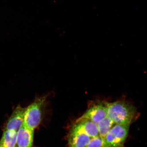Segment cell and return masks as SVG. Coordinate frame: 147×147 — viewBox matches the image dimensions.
Listing matches in <instances>:
<instances>
[{
  "label": "cell",
  "mask_w": 147,
  "mask_h": 147,
  "mask_svg": "<svg viewBox=\"0 0 147 147\" xmlns=\"http://www.w3.org/2000/svg\"><path fill=\"white\" fill-rule=\"evenodd\" d=\"M107 116L115 124L130 125L136 117V108L127 101L107 102Z\"/></svg>",
  "instance_id": "cell-1"
},
{
  "label": "cell",
  "mask_w": 147,
  "mask_h": 147,
  "mask_svg": "<svg viewBox=\"0 0 147 147\" xmlns=\"http://www.w3.org/2000/svg\"><path fill=\"white\" fill-rule=\"evenodd\" d=\"M49 95L36 97L34 102L26 107L23 124L25 125L34 130L39 125Z\"/></svg>",
  "instance_id": "cell-2"
},
{
  "label": "cell",
  "mask_w": 147,
  "mask_h": 147,
  "mask_svg": "<svg viewBox=\"0 0 147 147\" xmlns=\"http://www.w3.org/2000/svg\"><path fill=\"white\" fill-rule=\"evenodd\" d=\"M130 125L115 124L107 134L102 147H123L127 138Z\"/></svg>",
  "instance_id": "cell-3"
},
{
  "label": "cell",
  "mask_w": 147,
  "mask_h": 147,
  "mask_svg": "<svg viewBox=\"0 0 147 147\" xmlns=\"http://www.w3.org/2000/svg\"><path fill=\"white\" fill-rule=\"evenodd\" d=\"M107 102L97 101L92 103L87 111L77 120L87 119L97 124L107 115Z\"/></svg>",
  "instance_id": "cell-4"
},
{
  "label": "cell",
  "mask_w": 147,
  "mask_h": 147,
  "mask_svg": "<svg viewBox=\"0 0 147 147\" xmlns=\"http://www.w3.org/2000/svg\"><path fill=\"white\" fill-rule=\"evenodd\" d=\"M26 109V108L23 107L20 105L16 107L7 121L5 130L17 132L24 124Z\"/></svg>",
  "instance_id": "cell-5"
},
{
  "label": "cell",
  "mask_w": 147,
  "mask_h": 147,
  "mask_svg": "<svg viewBox=\"0 0 147 147\" xmlns=\"http://www.w3.org/2000/svg\"><path fill=\"white\" fill-rule=\"evenodd\" d=\"M91 138L82 130L73 126L69 136V147H86Z\"/></svg>",
  "instance_id": "cell-6"
},
{
  "label": "cell",
  "mask_w": 147,
  "mask_h": 147,
  "mask_svg": "<svg viewBox=\"0 0 147 147\" xmlns=\"http://www.w3.org/2000/svg\"><path fill=\"white\" fill-rule=\"evenodd\" d=\"M34 130L24 124L17 131L16 144L20 147H33Z\"/></svg>",
  "instance_id": "cell-7"
},
{
  "label": "cell",
  "mask_w": 147,
  "mask_h": 147,
  "mask_svg": "<svg viewBox=\"0 0 147 147\" xmlns=\"http://www.w3.org/2000/svg\"><path fill=\"white\" fill-rule=\"evenodd\" d=\"M73 126L82 130L91 138L99 135L97 125L91 121L87 119L76 120Z\"/></svg>",
  "instance_id": "cell-8"
},
{
  "label": "cell",
  "mask_w": 147,
  "mask_h": 147,
  "mask_svg": "<svg viewBox=\"0 0 147 147\" xmlns=\"http://www.w3.org/2000/svg\"><path fill=\"white\" fill-rule=\"evenodd\" d=\"M17 132L5 130L0 140V147H15L16 146Z\"/></svg>",
  "instance_id": "cell-9"
},
{
  "label": "cell",
  "mask_w": 147,
  "mask_h": 147,
  "mask_svg": "<svg viewBox=\"0 0 147 147\" xmlns=\"http://www.w3.org/2000/svg\"><path fill=\"white\" fill-rule=\"evenodd\" d=\"M114 124H115L113 121L107 116L97 124L99 135L104 140L107 134L113 126Z\"/></svg>",
  "instance_id": "cell-10"
},
{
  "label": "cell",
  "mask_w": 147,
  "mask_h": 147,
  "mask_svg": "<svg viewBox=\"0 0 147 147\" xmlns=\"http://www.w3.org/2000/svg\"><path fill=\"white\" fill-rule=\"evenodd\" d=\"M104 140L100 135L96 137L92 138L86 147H102Z\"/></svg>",
  "instance_id": "cell-11"
},
{
  "label": "cell",
  "mask_w": 147,
  "mask_h": 147,
  "mask_svg": "<svg viewBox=\"0 0 147 147\" xmlns=\"http://www.w3.org/2000/svg\"><path fill=\"white\" fill-rule=\"evenodd\" d=\"M15 147H20L18 146H16Z\"/></svg>",
  "instance_id": "cell-12"
}]
</instances>
